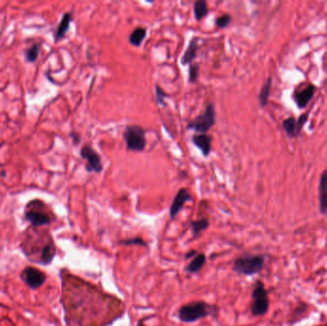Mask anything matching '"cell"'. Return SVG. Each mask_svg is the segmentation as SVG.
Here are the masks:
<instances>
[{"label": "cell", "mask_w": 327, "mask_h": 326, "mask_svg": "<svg viewBox=\"0 0 327 326\" xmlns=\"http://www.w3.org/2000/svg\"><path fill=\"white\" fill-rule=\"evenodd\" d=\"M192 197L191 193L187 189H180L177 194L175 195L173 201L169 208V217L171 220H174L176 216L180 213L184 205L189 201H192Z\"/></svg>", "instance_id": "30bf717a"}, {"label": "cell", "mask_w": 327, "mask_h": 326, "mask_svg": "<svg viewBox=\"0 0 327 326\" xmlns=\"http://www.w3.org/2000/svg\"><path fill=\"white\" fill-rule=\"evenodd\" d=\"M216 307L205 302H194L181 306L178 318L182 323L192 324L215 313Z\"/></svg>", "instance_id": "7a4b0ae2"}, {"label": "cell", "mask_w": 327, "mask_h": 326, "mask_svg": "<svg viewBox=\"0 0 327 326\" xmlns=\"http://www.w3.org/2000/svg\"><path fill=\"white\" fill-rule=\"evenodd\" d=\"M79 154L80 157L86 161L85 169L88 172H97V173L102 172L103 169L102 159L94 148H92L89 145H84L80 148Z\"/></svg>", "instance_id": "9c48e42d"}, {"label": "cell", "mask_w": 327, "mask_h": 326, "mask_svg": "<svg viewBox=\"0 0 327 326\" xmlns=\"http://www.w3.org/2000/svg\"><path fill=\"white\" fill-rule=\"evenodd\" d=\"M20 279L31 290H36L45 283L47 276L43 271L33 266L24 268L20 273Z\"/></svg>", "instance_id": "ba28073f"}, {"label": "cell", "mask_w": 327, "mask_h": 326, "mask_svg": "<svg viewBox=\"0 0 327 326\" xmlns=\"http://www.w3.org/2000/svg\"><path fill=\"white\" fill-rule=\"evenodd\" d=\"M282 126H283L285 132L287 133V135L289 136L290 138H295V137H297V135H299L297 132V121L293 117H290V118L284 120L282 123Z\"/></svg>", "instance_id": "44dd1931"}, {"label": "cell", "mask_w": 327, "mask_h": 326, "mask_svg": "<svg viewBox=\"0 0 327 326\" xmlns=\"http://www.w3.org/2000/svg\"><path fill=\"white\" fill-rule=\"evenodd\" d=\"M137 326H146L144 325V323H143L142 321H139V322H138V324H137Z\"/></svg>", "instance_id": "f546056e"}, {"label": "cell", "mask_w": 327, "mask_h": 326, "mask_svg": "<svg viewBox=\"0 0 327 326\" xmlns=\"http://www.w3.org/2000/svg\"><path fill=\"white\" fill-rule=\"evenodd\" d=\"M216 123V115L214 104L210 103L206 110L201 115L197 116L194 120H192L190 124H188V128L192 129L199 134H207V132L215 125Z\"/></svg>", "instance_id": "52a82bcc"}, {"label": "cell", "mask_w": 327, "mask_h": 326, "mask_svg": "<svg viewBox=\"0 0 327 326\" xmlns=\"http://www.w3.org/2000/svg\"><path fill=\"white\" fill-rule=\"evenodd\" d=\"M147 29L144 27H137L129 35V42L135 47H139L143 43L147 36Z\"/></svg>", "instance_id": "ac0fdd59"}, {"label": "cell", "mask_w": 327, "mask_h": 326, "mask_svg": "<svg viewBox=\"0 0 327 326\" xmlns=\"http://www.w3.org/2000/svg\"><path fill=\"white\" fill-rule=\"evenodd\" d=\"M155 94H156V100H157V102H158L160 105L162 106H166L167 103H166V99L169 97L168 94L165 92V91L162 89V87L156 84L155 85Z\"/></svg>", "instance_id": "cb8c5ba5"}, {"label": "cell", "mask_w": 327, "mask_h": 326, "mask_svg": "<svg viewBox=\"0 0 327 326\" xmlns=\"http://www.w3.org/2000/svg\"><path fill=\"white\" fill-rule=\"evenodd\" d=\"M319 193L320 211L323 214H327V169L322 173L319 186Z\"/></svg>", "instance_id": "7c38bea8"}, {"label": "cell", "mask_w": 327, "mask_h": 326, "mask_svg": "<svg viewBox=\"0 0 327 326\" xmlns=\"http://www.w3.org/2000/svg\"><path fill=\"white\" fill-rule=\"evenodd\" d=\"M305 311H306V305L302 304L301 306H299L298 308L295 309V311H294V317H297V316L300 315V314H303V313H305Z\"/></svg>", "instance_id": "83f0119b"}, {"label": "cell", "mask_w": 327, "mask_h": 326, "mask_svg": "<svg viewBox=\"0 0 327 326\" xmlns=\"http://www.w3.org/2000/svg\"><path fill=\"white\" fill-rule=\"evenodd\" d=\"M232 19L233 18L229 13H225V14H222L221 16H219V17H217L215 19V25L219 29H223V28H226L227 26H229V24L231 23Z\"/></svg>", "instance_id": "603a6c76"}, {"label": "cell", "mask_w": 327, "mask_h": 326, "mask_svg": "<svg viewBox=\"0 0 327 326\" xmlns=\"http://www.w3.org/2000/svg\"><path fill=\"white\" fill-rule=\"evenodd\" d=\"M38 51H39V45L38 44H34V45L32 46L26 52V59L29 62L35 61V59L37 58V56H38Z\"/></svg>", "instance_id": "d4e9b609"}, {"label": "cell", "mask_w": 327, "mask_h": 326, "mask_svg": "<svg viewBox=\"0 0 327 326\" xmlns=\"http://www.w3.org/2000/svg\"><path fill=\"white\" fill-rule=\"evenodd\" d=\"M198 49H199L198 37H192V40L190 41L189 46L187 48V50L185 51L184 55H183L182 58H181V63L183 65L192 64L193 59L197 56Z\"/></svg>", "instance_id": "4fadbf2b"}, {"label": "cell", "mask_w": 327, "mask_h": 326, "mask_svg": "<svg viewBox=\"0 0 327 326\" xmlns=\"http://www.w3.org/2000/svg\"><path fill=\"white\" fill-rule=\"evenodd\" d=\"M193 12H194V17L197 21L202 20L209 13V8H208L207 2L204 0L195 1L194 5H193Z\"/></svg>", "instance_id": "e0dca14e"}, {"label": "cell", "mask_w": 327, "mask_h": 326, "mask_svg": "<svg viewBox=\"0 0 327 326\" xmlns=\"http://www.w3.org/2000/svg\"><path fill=\"white\" fill-rule=\"evenodd\" d=\"M308 117H309L308 114H303V115L299 118V120H298V122H297V132H298V134L301 132L302 128L304 127L305 123L307 122Z\"/></svg>", "instance_id": "4316f807"}, {"label": "cell", "mask_w": 327, "mask_h": 326, "mask_svg": "<svg viewBox=\"0 0 327 326\" xmlns=\"http://www.w3.org/2000/svg\"><path fill=\"white\" fill-rule=\"evenodd\" d=\"M199 76V64L192 63L189 69V80L190 82H195Z\"/></svg>", "instance_id": "484cf974"}, {"label": "cell", "mask_w": 327, "mask_h": 326, "mask_svg": "<svg viewBox=\"0 0 327 326\" xmlns=\"http://www.w3.org/2000/svg\"><path fill=\"white\" fill-rule=\"evenodd\" d=\"M272 88V78L269 77L267 80L265 81V83L263 84V86L261 87L260 92V103L261 107H265L267 102H268V99L270 96V92H271Z\"/></svg>", "instance_id": "d6986e66"}, {"label": "cell", "mask_w": 327, "mask_h": 326, "mask_svg": "<svg viewBox=\"0 0 327 326\" xmlns=\"http://www.w3.org/2000/svg\"><path fill=\"white\" fill-rule=\"evenodd\" d=\"M198 255V253L195 250H191L186 254V259H191V258H194Z\"/></svg>", "instance_id": "f1b7e54d"}, {"label": "cell", "mask_w": 327, "mask_h": 326, "mask_svg": "<svg viewBox=\"0 0 327 326\" xmlns=\"http://www.w3.org/2000/svg\"><path fill=\"white\" fill-rule=\"evenodd\" d=\"M24 218L33 228L50 225L53 221L52 215L46 212L44 204L39 200H34L27 204L24 212Z\"/></svg>", "instance_id": "277c9868"}, {"label": "cell", "mask_w": 327, "mask_h": 326, "mask_svg": "<svg viewBox=\"0 0 327 326\" xmlns=\"http://www.w3.org/2000/svg\"><path fill=\"white\" fill-rule=\"evenodd\" d=\"M120 245H124V246H132V245H138V246H143V247H147V244L146 241L137 236V237H132V238H127V239H124L119 241Z\"/></svg>", "instance_id": "7402d4cb"}, {"label": "cell", "mask_w": 327, "mask_h": 326, "mask_svg": "<svg viewBox=\"0 0 327 326\" xmlns=\"http://www.w3.org/2000/svg\"><path fill=\"white\" fill-rule=\"evenodd\" d=\"M192 143L197 148H199L205 157H208L212 151V136L208 134H195L192 136Z\"/></svg>", "instance_id": "8fae6325"}, {"label": "cell", "mask_w": 327, "mask_h": 326, "mask_svg": "<svg viewBox=\"0 0 327 326\" xmlns=\"http://www.w3.org/2000/svg\"><path fill=\"white\" fill-rule=\"evenodd\" d=\"M315 90H316V87L311 84V85H308L302 92H300L296 95V101L300 108H305V106L308 104V102L311 101L312 97L314 96Z\"/></svg>", "instance_id": "5bb4252c"}, {"label": "cell", "mask_w": 327, "mask_h": 326, "mask_svg": "<svg viewBox=\"0 0 327 326\" xmlns=\"http://www.w3.org/2000/svg\"><path fill=\"white\" fill-rule=\"evenodd\" d=\"M123 135L128 150L135 152H142L145 150L147 146L146 130L141 125H127L124 128Z\"/></svg>", "instance_id": "8992f818"}, {"label": "cell", "mask_w": 327, "mask_h": 326, "mask_svg": "<svg viewBox=\"0 0 327 326\" xmlns=\"http://www.w3.org/2000/svg\"><path fill=\"white\" fill-rule=\"evenodd\" d=\"M265 258L260 255H245L234 260L233 270L241 276H254L264 267Z\"/></svg>", "instance_id": "3957f363"}, {"label": "cell", "mask_w": 327, "mask_h": 326, "mask_svg": "<svg viewBox=\"0 0 327 326\" xmlns=\"http://www.w3.org/2000/svg\"><path fill=\"white\" fill-rule=\"evenodd\" d=\"M206 264V255L198 254L196 257L192 259L191 263L186 267V272L189 274H196L201 270Z\"/></svg>", "instance_id": "2e32d148"}, {"label": "cell", "mask_w": 327, "mask_h": 326, "mask_svg": "<svg viewBox=\"0 0 327 326\" xmlns=\"http://www.w3.org/2000/svg\"><path fill=\"white\" fill-rule=\"evenodd\" d=\"M72 21V14L70 12H66L63 14L60 22L56 28V34H55V40L58 41L64 38L65 34L67 33L68 29L70 27V23Z\"/></svg>", "instance_id": "9a60e30c"}, {"label": "cell", "mask_w": 327, "mask_h": 326, "mask_svg": "<svg viewBox=\"0 0 327 326\" xmlns=\"http://www.w3.org/2000/svg\"><path fill=\"white\" fill-rule=\"evenodd\" d=\"M253 303L251 304V313L254 317H262L265 315L270 307V301L268 291L265 289L263 282L256 281L252 292Z\"/></svg>", "instance_id": "5b68a950"}, {"label": "cell", "mask_w": 327, "mask_h": 326, "mask_svg": "<svg viewBox=\"0 0 327 326\" xmlns=\"http://www.w3.org/2000/svg\"><path fill=\"white\" fill-rule=\"evenodd\" d=\"M20 248L28 260L39 265H50L56 257V247L53 237L34 229L23 237Z\"/></svg>", "instance_id": "6da1fadb"}, {"label": "cell", "mask_w": 327, "mask_h": 326, "mask_svg": "<svg viewBox=\"0 0 327 326\" xmlns=\"http://www.w3.org/2000/svg\"><path fill=\"white\" fill-rule=\"evenodd\" d=\"M210 226V221L207 218H201L199 220H193L191 222V228H192V235L194 237L200 235L201 232L207 230Z\"/></svg>", "instance_id": "ffe728a7"}]
</instances>
